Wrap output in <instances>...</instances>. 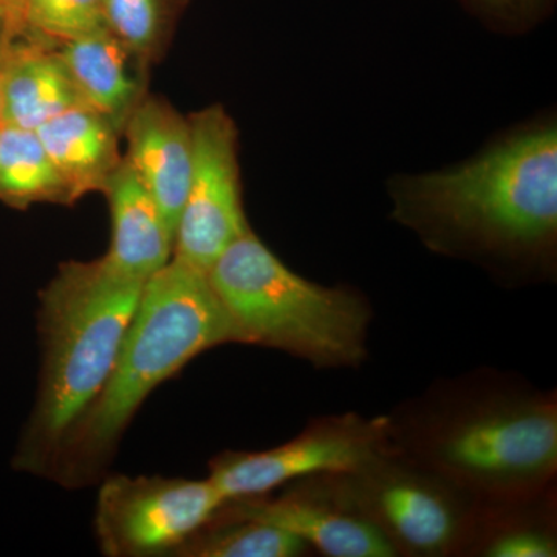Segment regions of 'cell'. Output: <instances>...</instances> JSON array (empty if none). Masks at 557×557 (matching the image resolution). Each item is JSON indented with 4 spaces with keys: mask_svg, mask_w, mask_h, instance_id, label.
<instances>
[{
    "mask_svg": "<svg viewBox=\"0 0 557 557\" xmlns=\"http://www.w3.org/2000/svg\"><path fill=\"white\" fill-rule=\"evenodd\" d=\"M309 545L295 534L262 520L230 518L194 534L175 552L185 557H295Z\"/></svg>",
    "mask_w": 557,
    "mask_h": 557,
    "instance_id": "17",
    "label": "cell"
},
{
    "mask_svg": "<svg viewBox=\"0 0 557 557\" xmlns=\"http://www.w3.org/2000/svg\"><path fill=\"white\" fill-rule=\"evenodd\" d=\"M405 197L421 214L480 239L547 240L557 226V132H528L454 170L410 178Z\"/></svg>",
    "mask_w": 557,
    "mask_h": 557,
    "instance_id": "4",
    "label": "cell"
},
{
    "mask_svg": "<svg viewBox=\"0 0 557 557\" xmlns=\"http://www.w3.org/2000/svg\"><path fill=\"white\" fill-rule=\"evenodd\" d=\"M188 119L193 168L172 258L208 273L220 255L249 230L242 205L237 129L222 106H209Z\"/></svg>",
    "mask_w": 557,
    "mask_h": 557,
    "instance_id": "6",
    "label": "cell"
},
{
    "mask_svg": "<svg viewBox=\"0 0 557 557\" xmlns=\"http://www.w3.org/2000/svg\"><path fill=\"white\" fill-rule=\"evenodd\" d=\"M240 344L287 351L317 366L364 357L369 313L351 293L293 273L248 230L208 271Z\"/></svg>",
    "mask_w": 557,
    "mask_h": 557,
    "instance_id": "3",
    "label": "cell"
},
{
    "mask_svg": "<svg viewBox=\"0 0 557 557\" xmlns=\"http://www.w3.org/2000/svg\"><path fill=\"white\" fill-rule=\"evenodd\" d=\"M81 104L108 119L123 135L131 113L148 95L149 62L108 27L57 46Z\"/></svg>",
    "mask_w": 557,
    "mask_h": 557,
    "instance_id": "10",
    "label": "cell"
},
{
    "mask_svg": "<svg viewBox=\"0 0 557 557\" xmlns=\"http://www.w3.org/2000/svg\"><path fill=\"white\" fill-rule=\"evenodd\" d=\"M17 33H20V22H17L13 0H0V62L5 58Z\"/></svg>",
    "mask_w": 557,
    "mask_h": 557,
    "instance_id": "21",
    "label": "cell"
},
{
    "mask_svg": "<svg viewBox=\"0 0 557 557\" xmlns=\"http://www.w3.org/2000/svg\"><path fill=\"white\" fill-rule=\"evenodd\" d=\"M0 67H2V62H0ZM5 124V120H3V104H2V87H0V127Z\"/></svg>",
    "mask_w": 557,
    "mask_h": 557,
    "instance_id": "23",
    "label": "cell"
},
{
    "mask_svg": "<svg viewBox=\"0 0 557 557\" xmlns=\"http://www.w3.org/2000/svg\"><path fill=\"white\" fill-rule=\"evenodd\" d=\"M106 27L152 64L163 53L166 40L164 0H106Z\"/></svg>",
    "mask_w": 557,
    "mask_h": 557,
    "instance_id": "19",
    "label": "cell"
},
{
    "mask_svg": "<svg viewBox=\"0 0 557 557\" xmlns=\"http://www.w3.org/2000/svg\"><path fill=\"white\" fill-rule=\"evenodd\" d=\"M108 197L112 236L102 258L123 276L145 284L170 263L174 233L157 201L123 160L102 189Z\"/></svg>",
    "mask_w": 557,
    "mask_h": 557,
    "instance_id": "11",
    "label": "cell"
},
{
    "mask_svg": "<svg viewBox=\"0 0 557 557\" xmlns=\"http://www.w3.org/2000/svg\"><path fill=\"white\" fill-rule=\"evenodd\" d=\"M22 35L60 46L106 27V0H16Z\"/></svg>",
    "mask_w": 557,
    "mask_h": 557,
    "instance_id": "18",
    "label": "cell"
},
{
    "mask_svg": "<svg viewBox=\"0 0 557 557\" xmlns=\"http://www.w3.org/2000/svg\"><path fill=\"white\" fill-rule=\"evenodd\" d=\"M442 456L460 474L483 482L541 478L556 465L555 409L520 406L471 418L446 437Z\"/></svg>",
    "mask_w": 557,
    "mask_h": 557,
    "instance_id": "8",
    "label": "cell"
},
{
    "mask_svg": "<svg viewBox=\"0 0 557 557\" xmlns=\"http://www.w3.org/2000/svg\"><path fill=\"white\" fill-rule=\"evenodd\" d=\"M36 134L73 203L87 194L102 193L124 160L121 132L81 102L47 121Z\"/></svg>",
    "mask_w": 557,
    "mask_h": 557,
    "instance_id": "14",
    "label": "cell"
},
{
    "mask_svg": "<svg viewBox=\"0 0 557 557\" xmlns=\"http://www.w3.org/2000/svg\"><path fill=\"white\" fill-rule=\"evenodd\" d=\"M491 557H555L556 545L547 534L533 530L512 531L496 539L487 548Z\"/></svg>",
    "mask_w": 557,
    "mask_h": 557,
    "instance_id": "20",
    "label": "cell"
},
{
    "mask_svg": "<svg viewBox=\"0 0 557 557\" xmlns=\"http://www.w3.org/2000/svg\"><path fill=\"white\" fill-rule=\"evenodd\" d=\"M225 504L209 479L112 475L98 493L95 533L106 556H174Z\"/></svg>",
    "mask_w": 557,
    "mask_h": 557,
    "instance_id": "5",
    "label": "cell"
},
{
    "mask_svg": "<svg viewBox=\"0 0 557 557\" xmlns=\"http://www.w3.org/2000/svg\"><path fill=\"white\" fill-rule=\"evenodd\" d=\"M230 518L262 520L284 528L332 557L395 556V545L372 520L300 497L226 502Z\"/></svg>",
    "mask_w": 557,
    "mask_h": 557,
    "instance_id": "12",
    "label": "cell"
},
{
    "mask_svg": "<svg viewBox=\"0 0 557 557\" xmlns=\"http://www.w3.org/2000/svg\"><path fill=\"white\" fill-rule=\"evenodd\" d=\"M123 137L127 143L124 161L157 201L175 236L193 168L188 116L148 94L124 124Z\"/></svg>",
    "mask_w": 557,
    "mask_h": 557,
    "instance_id": "9",
    "label": "cell"
},
{
    "mask_svg": "<svg viewBox=\"0 0 557 557\" xmlns=\"http://www.w3.org/2000/svg\"><path fill=\"white\" fill-rule=\"evenodd\" d=\"M372 520L392 544L412 552L434 553L449 547L458 519L448 498L423 480L388 478L372 483L366 496Z\"/></svg>",
    "mask_w": 557,
    "mask_h": 557,
    "instance_id": "15",
    "label": "cell"
},
{
    "mask_svg": "<svg viewBox=\"0 0 557 557\" xmlns=\"http://www.w3.org/2000/svg\"><path fill=\"white\" fill-rule=\"evenodd\" d=\"M3 120L38 131L61 112L79 104L78 94L57 46L17 33L0 67Z\"/></svg>",
    "mask_w": 557,
    "mask_h": 557,
    "instance_id": "13",
    "label": "cell"
},
{
    "mask_svg": "<svg viewBox=\"0 0 557 557\" xmlns=\"http://www.w3.org/2000/svg\"><path fill=\"white\" fill-rule=\"evenodd\" d=\"M381 424L341 421L260 453H225L209 465V480L226 502L265 496L292 480L324 472H359L380 453Z\"/></svg>",
    "mask_w": 557,
    "mask_h": 557,
    "instance_id": "7",
    "label": "cell"
},
{
    "mask_svg": "<svg viewBox=\"0 0 557 557\" xmlns=\"http://www.w3.org/2000/svg\"><path fill=\"white\" fill-rule=\"evenodd\" d=\"M230 343L239 335L208 274L172 258L143 285L115 366L65 432L47 478L67 490L98 482L146 398L194 358Z\"/></svg>",
    "mask_w": 557,
    "mask_h": 557,
    "instance_id": "1",
    "label": "cell"
},
{
    "mask_svg": "<svg viewBox=\"0 0 557 557\" xmlns=\"http://www.w3.org/2000/svg\"><path fill=\"white\" fill-rule=\"evenodd\" d=\"M143 285L100 258L62 263L39 293V384L11 461L16 471L47 478L65 432L115 366Z\"/></svg>",
    "mask_w": 557,
    "mask_h": 557,
    "instance_id": "2",
    "label": "cell"
},
{
    "mask_svg": "<svg viewBox=\"0 0 557 557\" xmlns=\"http://www.w3.org/2000/svg\"><path fill=\"white\" fill-rule=\"evenodd\" d=\"M0 201L17 209L73 203L36 131L0 127Z\"/></svg>",
    "mask_w": 557,
    "mask_h": 557,
    "instance_id": "16",
    "label": "cell"
},
{
    "mask_svg": "<svg viewBox=\"0 0 557 557\" xmlns=\"http://www.w3.org/2000/svg\"><path fill=\"white\" fill-rule=\"evenodd\" d=\"M480 2L491 7H512L518 5V3L523 2V0H480Z\"/></svg>",
    "mask_w": 557,
    "mask_h": 557,
    "instance_id": "22",
    "label": "cell"
}]
</instances>
